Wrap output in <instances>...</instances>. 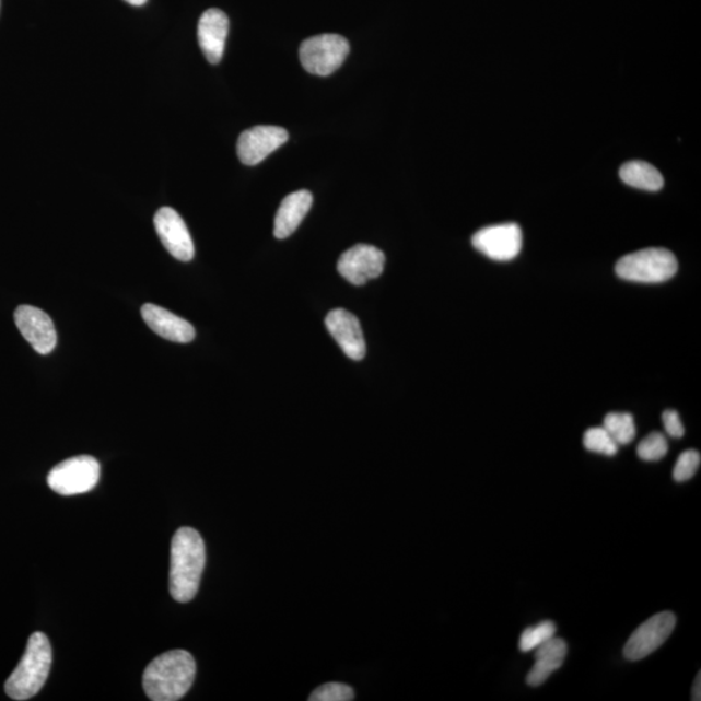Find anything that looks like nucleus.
Instances as JSON below:
<instances>
[{
	"label": "nucleus",
	"mask_w": 701,
	"mask_h": 701,
	"mask_svg": "<svg viewBox=\"0 0 701 701\" xmlns=\"http://www.w3.org/2000/svg\"><path fill=\"white\" fill-rule=\"evenodd\" d=\"M206 566V546L191 527H180L172 539L170 592L178 603H189L199 589Z\"/></svg>",
	"instance_id": "1"
},
{
	"label": "nucleus",
	"mask_w": 701,
	"mask_h": 701,
	"mask_svg": "<svg viewBox=\"0 0 701 701\" xmlns=\"http://www.w3.org/2000/svg\"><path fill=\"white\" fill-rule=\"evenodd\" d=\"M197 664L189 652H165L152 661L143 675L145 696L152 701H176L191 689Z\"/></svg>",
	"instance_id": "2"
},
{
	"label": "nucleus",
	"mask_w": 701,
	"mask_h": 701,
	"mask_svg": "<svg viewBox=\"0 0 701 701\" xmlns=\"http://www.w3.org/2000/svg\"><path fill=\"white\" fill-rule=\"evenodd\" d=\"M52 649L44 633H34L27 642L23 661L4 685L7 696L13 700L36 697L50 675Z\"/></svg>",
	"instance_id": "3"
},
{
	"label": "nucleus",
	"mask_w": 701,
	"mask_h": 701,
	"mask_svg": "<svg viewBox=\"0 0 701 701\" xmlns=\"http://www.w3.org/2000/svg\"><path fill=\"white\" fill-rule=\"evenodd\" d=\"M676 256L666 248H644L623 256L616 264V273L622 280L641 283H662L675 277Z\"/></svg>",
	"instance_id": "4"
},
{
	"label": "nucleus",
	"mask_w": 701,
	"mask_h": 701,
	"mask_svg": "<svg viewBox=\"0 0 701 701\" xmlns=\"http://www.w3.org/2000/svg\"><path fill=\"white\" fill-rule=\"evenodd\" d=\"M101 465L93 456H75L57 465L47 477L50 489L62 496L85 494L100 482Z\"/></svg>",
	"instance_id": "5"
},
{
	"label": "nucleus",
	"mask_w": 701,
	"mask_h": 701,
	"mask_svg": "<svg viewBox=\"0 0 701 701\" xmlns=\"http://www.w3.org/2000/svg\"><path fill=\"white\" fill-rule=\"evenodd\" d=\"M349 54L350 44L344 37L322 34L303 42L300 58L305 71L326 78L341 68Z\"/></svg>",
	"instance_id": "6"
},
{
	"label": "nucleus",
	"mask_w": 701,
	"mask_h": 701,
	"mask_svg": "<svg viewBox=\"0 0 701 701\" xmlns=\"http://www.w3.org/2000/svg\"><path fill=\"white\" fill-rule=\"evenodd\" d=\"M676 616L671 612H661L643 622L629 638L623 649V655L630 662H640L655 652L673 633L676 628Z\"/></svg>",
	"instance_id": "7"
},
{
	"label": "nucleus",
	"mask_w": 701,
	"mask_h": 701,
	"mask_svg": "<svg viewBox=\"0 0 701 701\" xmlns=\"http://www.w3.org/2000/svg\"><path fill=\"white\" fill-rule=\"evenodd\" d=\"M478 252L496 261L515 259L522 252L523 232L517 224H501L481 229L471 238Z\"/></svg>",
	"instance_id": "8"
},
{
	"label": "nucleus",
	"mask_w": 701,
	"mask_h": 701,
	"mask_svg": "<svg viewBox=\"0 0 701 701\" xmlns=\"http://www.w3.org/2000/svg\"><path fill=\"white\" fill-rule=\"evenodd\" d=\"M385 254L377 247L357 245L347 249L338 261V272L355 287H363L367 281L377 279L384 273Z\"/></svg>",
	"instance_id": "9"
},
{
	"label": "nucleus",
	"mask_w": 701,
	"mask_h": 701,
	"mask_svg": "<svg viewBox=\"0 0 701 701\" xmlns=\"http://www.w3.org/2000/svg\"><path fill=\"white\" fill-rule=\"evenodd\" d=\"M17 328L40 355H48L57 347L58 335L51 317L32 305H20L15 312Z\"/></svg>",
	"instance_id": "10"
},
{
	"label": "nucleus",
	"mask_w": 701,
	"mask_h": 701,
	"mask_svg": "<svg viewBox=\"0 0 701 701\" xmlns=\"http://www.w3.org/2000/svg\"><path fill=\"white\" fill-rule=\"evenodd\" d=\"M154 224L159 238L173 258L179 261L192 260L196 248L189 229L177 211L170 207L161 208L155 214Z\"/></svg>",
	"instance_id": "11"
},
{
	"label": "nucleus",
	"mask_w": 701,
	"mask_h": 701,
	"mask_svg": "<svg viewBox=\"0 0 701 701\" xmlns=\"http://www.w3.org/2000/svg\"><path fill=\"white\" fill-rule=\"evenodd\" d=\"M288 140V131L280 127L261 125V127L245 130L237 143L239 161L246 165L259 164Z\"/></svg>",
	"instance_id": "12"
},
{
	"label": "nucleus",
	"mask_w": 701,
	"mask_h": 701,
	"mask_svg": "<svg viewBox=\"0 0 701 701\" xmlns=\"http://www.w3.org/2000/svg\"><path fill=\"white\" fill-rule=\"evenodd\" d=\"M325 325L347 357L357 361L365 358L366 343L355 315L338 308L326 316Z\"/></svg>",
	"instance_id": "13"
},
{
	"label": "nucleus",
	"mask_w": 701,
	"mask_h": 701,
	"mask_svg": "<svg viewBox=\"0 0 701 701\" xmlns=\"http://www.w3.org/2000/svg\"><path fill=\"white\" fill-rule=\"evenodd\" d=\"M229 19L218 9L207 10L198 24V40L201 52L211 65H219L225 51Z\"/></svg>",
	"instance_id": "14"
},
{
	"label": "nucleus",
	"mask_w": 701,
	"mask_h": 701,
	"mask_svg": "<svg viewBox=\"0 0 701 701\" xmlns=\"http://www.w3.org/2000/svg\"><path fill=\"white\" fill-rule=\"evenodd\" d=\"M141 312L149 328L166 341L190 343L196 338V329L190 323L159 305L144 304Z\"/></svg>",
	"instance_id": "15"
},
{
	"label": "nucleus",
	"mask_w": 701,
	"mask_h": 701,
	"mask_svg": "<svg viewBox=\"0 0 701 701\" xmlns=\"http://www.w3.org/2000/svg\"><path fill=\"white\" fill-rule=\"evenodd\" d=\"M314 197L307 190L295 191L283 199L274 220L276 238H289L311 210Z\"/></svg>",
	"instance_id": "16"
},
{
	"label": "nucleus",
	"mask_w": 701,
	"mask_h": 701,
	"mask_svg": "<svg viewBox=\"0 0 701 701\" xmlns=\"http://www.w3.org/2000/svg\"><path fill=\"white\" fill-rule=\"evenodd\" d=\"M568 654V644L561 638H551L550 641L536 649V664L526 677L527 685L538 687L544 685L553 671L564 664Z\"/></svg>",
	"instance_id": "17"
},
{
	"label": "nucleus",
	"mask_w": 701,
	"mask_h": 701,
	"mask_svg": "<svg viewBox=\"0 0 701 701\" xmlns=\"http://www.w3.org/2000/svg\"><path fill=\"white\" fill-rule=\"evenodd\" d=\"M620 177L624 184L645 191H658L664 185L662 173L654 165L640 161L623 164Z\"/></svg>",
	"instance_id": "18"
},
{
	"label": "nucleus",
	"mask_w": 701,
	"mask_h": 701,
	"mask_svg": "<svg viewBox=\"0 0 701 701\" xmlns=\"http://www.w3.org/2000/svg\"><path fill=\"white\" fill-rule=\"evenodd\" d=\"M603 428L607 430L619 446H627L635 439L636 429L633 416L630 413L612 412L604 419Z\"/></svg>",
	"instance_id": "19"
},
{
	"label": "nucleus",
	"mask_w": 701,
	"mask_h": 701,
	"mask_svg": "<svg viewBox=\"0 0 701 701\" xmlns=\"http://www.w3.org/2000/svg\"><path fill=\"white\" fill-rule=\"evenodd\" d=\"M583 444L592 453L606 456H615L620 447L603 427L588 429L583 435Z\"/></svg>",
	"instance_id": "20"
},
{
	"label": "nucleus",
	"mask_w": 701,
	"mask_h": 701,
	"mask_svg": "<svg viewBox=\"0 0 701 701\" xmlns=\"http://www.w3.org/2000/svg\"><path fill=\"white\" fill-rule=\"evenodd\" d=\"M557 634V627L551 621H544L534 628L524 630L522 638H519L518 647L523 652H530L539 647V645L550 641Z\"/></svg>",
	"instance_id": "21"
},
{
	"label": "nucleus",
	"mask_w": 701,
	"mask_h": 701,
	"mask_svg": "<svg viewBox=\"0 0 701 701\" xmlns=\"http://www.w3.org/2000/svg\"><path fill=\"white\" fill-rule=\"evenodd\" d=\"M669 444L662 433H651L638 444L636 453L644 462L662 460L668 454Z\"/></svg>",
	"instance_id": "22"
},
{
	"label": "nucleus",
	"mask_w": 701,
	"mask_h": 701,
	"mask_svg": "<svg viewBox=\"0 0 701 701\" xmlns=\"http://www.w3.org/2000/svg\"><path fill=\"white\" fill-rule=\"evenodd\" d=\"M701 463V456L696 449L685 451L673 469V478L677 482H686L696 476Z\"/></svg>",
	"instance_id": "23"
},
{
	"label": "nucleus",
	"mask_w": 701,
	"mask_h": 701,
	"mask_svg": "<svg viewBox=\"0 0 701 701\" xmlns=\"http://www.w3.org/2000/svg\"><path fill=\"white\" fill-rule=\"evenodd\" d=\"M355 698V692L351 689L350 686L343 684H326L314 692L309 697L311 701H350Z\"/></svg>",
	"instance_id": "24"
},
{
	"label": "nucleus",
	"mask_w": 701,
	"mask_h": 701,
	"mask_svg": "<svg viewBox=\"0 0 701 701\" xmlns=\"http://www.w3.org/2000/svg\"><path fill=\"white\" fill-rule=\"evenodd\" d=\"M663 423L666 433H668L671 439H682L685 434V428L678 412L671 411V409L665 411L663 413Z\"/></svg>",
	"instance_id": "25"
},
{
	"label": "nucleus",
	"mask_w": 701,
	"mask_h": 701,
	"mask_svg": "<svg viewBox=\"0 0 701 701\" xmlns=\"http://www.w3.org/2000/svg\"><path fill=\"white\" fill-rule=\"evenodd\" d=\"M701 699V673H698L696 684L692 687V700L699 701Z\"/></svg>",
	"instance_id": "26"
},
{
	"label": "nucleus",
	"mask_w": 701,
	"mask_h": 701,
	"mask_svg": "<svg viewBox=\"0 0 701 701\" xmlns=\"http://www.w3.org/2000/svg\"><path fill=\"white\" fill-rule=\"evenodd\" d=\"M125 2L131 5H143L148 0H125Z\"/></svg>",
	"instance_id": "27"
}]
</instances>
